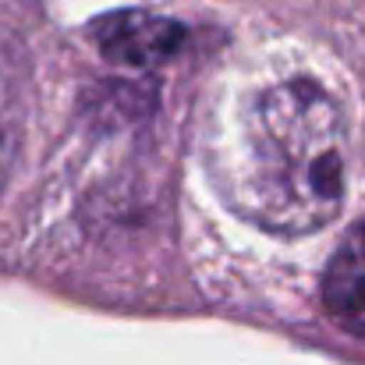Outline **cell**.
Instances as JSON below:
<instances>
[{
	"label": "cell",
	"instance_id": "3",
	"mask_svg": "<svg viewBox=\"0 0 365 365\" xmlns=\"http://www.w3.org/2000/svg\"><path fill=\"white\" fill-rule=\"evenodd\" d=\"M323 302L348 334L365 341V217L344 235L327 266Z\"/></svg>",
	"mask_w": 365,
	"mask_h": 365
},
{
	"label": "cell",
	"instance_id": "2",
	"mask_svg": "<svg viewBox=\"0 0 365 365\" xmlns=\"http://www.w3.org/2000/svg\"><path fill=\"white\" fill-rule=\"evenodd\" d=\"M185 39H188V29L156 11H114L93 21L96 50L107 61L128 64V68L163 64L174 53H181Z\"/></svg>",
	"mask_w": 365,
	"mask_h": 365
},
{
	"label": "cell",
	"instance_id": "4",
	"mask_svg": "<svg viewBox=\"0 0 365 365\" xmlns=\"http://www.w3.org/2000/svg\"><path fill=\"white\" fill-rule=\"evenodd\" d=\"M18 107H14V96L7 93V86L0 82V188L7 185V174L14 167V156H18Z\"/></svg>",
	"mask_w": 365,
	"mask_h": 365
},
{
	"label": "cell",
	"instance_id": "1",
	"mask_svg": "<svg viewBox=\"0 0 365 365\" xmlns=\"http://www.w3.org/2000/svg\"><path fill=\"white\" fill-rule=\"evenodd\" d=\"M348 131L337 100L309 78L255 93L238 118L231 202L269 235H312L344 202Z\"/></svg>",
	"mask_w": 365,
	"mask_h": 365
}]
</instances>
